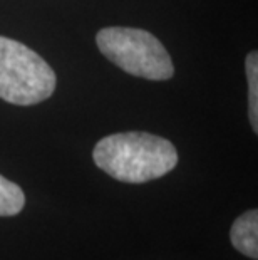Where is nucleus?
<instances>
[{"label": "nucleus", "mask_w": 258, "mask_h": 260, "mask_svg": "<svg viewBox=\"0 0 258 260\" xmlns=\"http://www.w3.org/2000/svg\"><path fill=\"white\" fill-rule=\"evenodd\" d=\"M92 158L97 168L124 183L158 180L178 165V151L171 141L141 131L102 138L94 146Z\"/></svg>", "instance_id": "obj_1"}, {"label": "nucleus", "mask_w": 258, "mask_h": 260, "mask_svg": "<svg viewBox=\"0 0 258 260\" xmlns=\"http://www.w3.org/2000/svg\"><path fill=\"white\" fill-rule=\"evenodd\" d=\"M56 73L39 54L14 39L0 36V99L32 106L52 96Z\"/></svg>", "instance_id": "obj_2"}, {"label": "nucleus", "mask_w": 258, "mask_h": 260, "mask_svg": "<svg viewBox=\"0 0 258 260\" xmlns=\"http://www.w3.org/2000/svg\"><path fill=\"white\" fill-rule=\"evenodd\" d=\"M99 51L128 74L150 81H166L174 74L166 47L148 30L106 27L96 36Z\"/></svg>", "instance_id": "obj_3"}, {"label": "nucleus", "mask_w": 258, "mask_h": 260, "mask_svg": "<svg viewBox=\"0 0 258 260\" xmlns=\"http://www.w3.org/2000/svg\"><path fill=\"white\" fill-rule=\"evenodd\" d=\"M232 245L240 253L256 260L258 258V212L248 210L235 220L230 230Z\"/></svg>", "instance_id": "obj_4"}, {"label": "nucleus", "mask_w": 258, "mask_h": 260, "mask_svg": "<svg viewBox=\"0 0 258 260\" xmlns=\"http://www.w3.org/2000/svg\"><path fill=\"white\" fill-rule=\"evenodd\" d=\"M25 207L24 190L0 175V217H14Z\"/></svg>", "instance_id": "obj_5"}, {"label": "nucleus", "mask_w": 258, "mask_h": 260, "mask_svg": "<svg viewBox=\"0 0 258 260\" xmlns=\"http://www.w3.org/2000/svg\"><path fill=\"white\" fill-rule=\"evenodd\" d=\"M246 79H248V116L250 124L258 133V54L246 56Z\"/></svg>", "instance_id": "obj_6"}]
</instances>
